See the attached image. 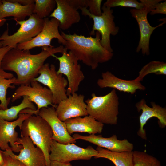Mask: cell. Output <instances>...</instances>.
<instances>
[{
    "instance_id": "obj_14",
    "label": "cell",
    "mask_w": 166,
    "mask_h": 166,
    "mask_svg": "<svg viewBox=\"0 0 166 166\" xmlns=\"http://www.w3.org/2000/svg\"><path fill=\"white\" fill-rule=\"evenodd\" d=\"M32 114L20 113L17 119L8 121L0 119V148L5 151L11 149L13 152H19L22 148L21 145L17 144L19 137L16 128H20L23 121Z\"/></svg>"
},
{
    "instance_id": "obj_23",
    "label": "cell",
    "mask_w": 166,
    "mask_h": 166,
    "mask_svg": "<svg viewBox=\"0 0 166 166\" xmlns=\"http://www.w3.org/2000/svg\"><path fill=\"white\" fill-rule=\"evenodd\" d=\"M96 150L97 155L95 158H104L111 161L115 166H134L133 151L117 152L98 147Z\"/></svg>"
},
{
    "instance_id": "obj_5",
    "label": "cell",
    "mask_w": 166,
    "mask_h": 166,
    "mask_svg": "<svg viewBox=\"0 0 166 166\" xmlns=\"http://www.w3.org/2000/svg\"><path fill=\"white\" fill-rule=\"evenodd\" d=\"M16 22L20 28L11 35L8 34V24L7 29L0 37V42L2 46H8L11 49H16L19 44L29 41L36 37L42 30L44 24V19L39 18L32 14L26 20Z\"/></svg>"
},
{
    "instance_id": "obj_8",
    "label": "cell",
    "mask_w": 166,
    "mask_h": 166,
    "mask_svg": "<svg viewBox=\"0 0 166 166\" xmlns=\"http://www.w3.org/2000/svg\"><path fill=\"white\" fill-rule=\"evenodd\" d=\"M39 74L33 81L47 86L50 89L53 95L54 105H57L67 98L65 88L68 85V81L62 74L57 73L54 65L44 64L39 70Z\"/></svg>"
},
{
    "instance_id": "obj_21",
    "label": "cell",
    "mask_w": 166,
    "mask_h": 166,
    "mask_svg": "<svg viewBox=\"0 0 166 166\" xmlns=\"http://www.w3.org/2000/svg\"><path fill=\"white\" fill-rule=\"evenodd\" d=\"M70 135L74 132L87 133L90 134L101 132L104 124L88 115L83 117L70 118L64 121Z\"/></svg>"
},
{
    "instance_id": "obj_28",
    "label": "cell",
    "mask_w": 166,
    "mask_h": 166,
    "mask_svg": "<svg viewBox=\"0 0 166 166\" xmlns=\"http://www.w3.org/2000/svg\"><path fill=\"white\" fill-rule=\"evenodd\" d=\"M134 166H161L160 162L156 158L145 152L133 151Z\"/></svg>"
},
{
    "instance_id": "obj_30",
    "label": "cell",
    "mask_w": 166,
    "mask_h": 166,
    "mask_svg": "<svg viewBox=\"0 0 166 166\" xmlns=\"http://www.w3.org/2000/svg\"><path fill=\"white\" fill-rule=\"evenodd\" d=\"M102 2V0H86L87 8L89 12L92 14L99 16L101 15V5Z\"/></svg>"
},
{
    "instance_id": "obj_10",
    "label": "cell",
    "mask_w": 166,
    "mask_h": 166,
    "mask_svg": "<svg viewBox=\"0 0 166 166\" xmlns=\"http://www.w3.org/2000/svg\"><path fill=\"white\" fill-rule=\"evenodd\" d=\"M65 49L60 57L53 55L59 62V68L57 72L58 74L65 75L68 81V87L66 89V95L68 96L76 93L79 89L80 83L85 78L83 72L81 70L78 60L70 51L67 52Z\"/></svg>"
},
{
    "instance_id": "obj_32",
    "label": "cell",
    "mask_w": 166,
    "mask_h": 166,
    "mask_svg": "<svg viewBox=\"0 0 166 166\" xmlns=\"http://www.w3.org/2000/svg\"><path fill=\"white\" fill-rule=\"evenodd\" d=\"M151 15L156 14H166V1L163 2H160L156 4L154 9L149 13Z\"/></svg>"
},
{
    "instance_id": "obj_36",
    "label": "cell",
    "mask_w": 166,
    "mask_h": 166,
    "mask_svg": "<svg viewBox=\"0 0 166 166\" xmlns=\"http://www.w3.org/2000/svg\"><path fill=\"white\" fill-rule=\"evenodd\" d=\"M4 164V160L2 154L0 151V166H3Z\"/></svg>"
},
{
    "instance_id": "obj_15",
    "label": "cell",
    "mask_w": 166,
    "mask_h": 166,
    "mask_svg": "<svg viewBox=\"0 0 166 166\" xmlns=\"http://www.w3.org/2000/svg\"><path fill=\"white\" fill-rule=\"evenodd\" d=\"M16 144L22 145L23 147L19 154H15L11 149L3 152L18 160L26 166H46L43 152L39 147L35 146L29 136H20Z\"/></svg>"
},
{
    "instance_id": "obj_19",
    "label": "cell",
    "mask_w": 166,
    "mask_h": 166,
    "mask_svg": "<svg viewBox=\"0 0 166 166\" xmlns=\"http://www.w3.org/2000/svg\"><path fill=\"white\" fill-rule=\"evenodd\" d=\"M72 137L76 140H83L113 152L132 151L133 149L132 144L126 139L122 140L117 139L116 135H113L109 137L105 138L102 137L101 135L92 134L88 136H82L76 133L73 135Z\"/></svg>"
},
{
    "instance_id": "obj_6",
    "label": "cell",
    "mask_w": 166,
    "mask_h": 166,
    "mask_svg": "<svg viewBox=\"0 0 166 166\" xmlns=\"http://www.w3.org/2000/svg\"><path fill=\"white\" fill-rule=\"evenodd\" d=\"M79 9L81 10L82 15L88 16L93 21V24L90 35H95L96 30L98 32L101 34L100 42L101 45L109 51L113 53L111 45L110 36L111 35L116 36L119 32V28L116 26L114 22L113 10L103 5L101 8L103 11L101 15L96 16L91 14L86 8L80 7Z\"/></svg>"
},
{
    "instance_id": "obj_33",
    "label": "cell",
    "mask_w": 166,
    "mask_h": 166,
    "mask_svg": "<svg viewBox=\"0 0 166 166\" xmlns=\"http://www.w3.org/2000/svg\"><path fill=\"white\" fill-rule=\"evenodd\" d=\"M11 49L8 46H2L0 42V67H1L2 62L4 56Z\"/></svg>"
},
{
    "instance_id": "obj_20",
    "label": "cell",
    "mask_w": 166,
    "mask_h": 166,
    "mask_svg": "<svg viewBox=\"0 0 166 166\" xmlns=\"http://www.w3.org/2000/svg\"><path fill=\"white\" fill-rule=\"evenodd\" d=\"M101 78L98 80L97 84L101 88H110L119 91L133 94L137 89L145 90V87L140 82L133 80H127L119 78L111 72L107 71L101 74Z\"/></svg>"
},
{
    "instance_id": "obj_38",
    "label": "cell",
    "mask_w": 166,
    "mask_h": 166,
    "mask_svg": "<svg viewBox=\"0 0 166 166\" xmlns=\"http://www.w3.org/2000/svg\"><path fill=\"white\" fill-rule=\"evenodd\" d=\"M2 4V0H0V6Z\"/></svg>"
},
{
    "instance_id": "obj_40",
    "label": "cell",
    "mask_w": 166,
    "mask_h": 166,
    "mask_svg": "<svg viewBox=\"0 0 166 166\" xmlns=\"http://www.w3.org/2000/svg\"></svg>"
},
{
    "instance_id": "obj_31",
    "label": "cell",
    "mask_w": 166,
    "mask_h": 166,
    "mask_svg": "<svg viewBox=\"0 0 166 166\" xmlns=\"http://www.w3.org/2000/svg\"><path fill=\"white\" fill-rule=\"evenodd\" d=\"M0 151L4 160L3 166H26L18 160L5 153L0 149Z\"/></svg>"
},
{
    "instance_id": "obj_35",
    "label": "cell",
    "mask_w": 166,
    "mask_h": 166,
    "mask_svg": "<svg viewBox=\"0 0 166 166\" xmlns=\"http://www.w3.org/2000/svg\"><path fill=\"white\" fill-rule=\"evenodd\" d=\"M50 166H72L70 162H61L50 160Z\"/></svg>"
},
{
    "instance_id": "obj_18",
    "label": "cell",
    "mask_w": 166,
    "mask_h": 166,
    "mask_svg": "<svg viewBox=\"0 0 166 166\" xmlns=\"http://www.w3.org/2000/svg\"><path fill=\"white\" fill-rule=\"evenodd\" d=\"M152 107L148 106L144 99H142L135 105L137 110L142 112L139 117L140 128L137 133L138 135L142 139L147 140L145 130L144 127L147 121L151 118L156 117L159 120L158 123L161 128L166 126V109L157 105L153 102H151Z\"/></svg>"
},
{
    "instance_id": "obj_39",
    "label": "cell",
    "mask_w": 166,
    "mask_h": 166,
    "mask_svg": "<svg viewBox=\"0 0 166 166\" xmlns=\"http://www.w3.org/2000/svg\"><path fill=\"white\" fill-rule=\"evenodd\" d=\"M0 109H2V108L0 105Z\"/></svg>"
},
{
    "instance_id": "obj_25",
    "label": "cell",
    "mask_w": 166,
    "mask_h": 166,
    "mask_svg": "<svg viewBox=\"0 0 166 166\" xmlns=\"http://www.w3.org/2000/svg\"><path fill=\"white\" fill-rule=\"evenodd\" d=\"M26 109H37L33 102L30 101L27 96H25L23 97V99L19 105L5 110L0 109V119L8 121H14L18 119L19 113Z\"/></svg>"
},
{
    "instance_id": "obj_11",
    "label": "cell",
    "mask_w": 166,
    "mask_h": 166,
    "mask_svg": "<svg viewBox=\"0 0 166 166\" xmlns=\"http://www.w3.org/2000/svg\"><path fill=\"white\" fill-rule=\"evenodd\" d=\"M27 96L30 101L37 105L36 111L38 113L42 108L51 105L55 108L57 105L53 104L52 92L48 88L43 87L37 81H33L29 85H21L15 90L12 95L11 101L14 102L23 96Z\"/></svg>"
},
{
    "instance_id": "obj_12",
    "label": "cell",
    "mask_w": 166,
    "mask_h": 166,
    "mask_svg": "<svg viewBox=\"0 0 166 166\" xmlns=\"http://www.w3.org/2000/svg\"><path fill=\"white\" fill-rule=\"evenodd\" d=\"M44 19V24L42 31L30 41L18 44L16 49L29 50L36 47H53L54 46L51 43L53 38L57 39L58 43L63 45H65L66 41L59 31L58 21L53 18L50 19L46 18Z\"/></svg>"
},
{
    "instance_id": "obj_37",
    "label": "cell",
    "mask_w": 166,
    "mask_h": 166,
    "mask_svg": "<svg viewBox=\"0 0 166 166\" xmlns=\"http://www.w3.org/2000/svg\"><path fill=\"white\" fill-rule=\"evenodd\" d=\"M6 21V19L5 18H0V28L4 24Z\"/></svg>"
},
{
    "instance_id": "obj_17",
    "label": "cell",
    "mask_w": 166,
    "mask_h": 166,
    "mask_svg": "<svg viewBox=\"0 0 166 166\" xmlns=\"http://www.w3.org/2000/svg\"><path fill=\"white\" fill-rule=\"evenodd\" d=\"M50 126L53 132L52 139L62 144L74 143L76 141L68 133L65 122L58 117L53 106L40 109L38 115Z\"/></svg>"
},
{
    "instance_id": "obj_9",
    "label": "cell",
    "mask_w": 166,
    "mask_h": 166,
    "mask_svg": "<svg viewBox=\"0 0 166 166\" xmlns=\"http://www.w3.org/2000/svg\"><path fill=\"white\" fill-rule=\"evenodd\" d=\"M98 151L90 146L83 148L74 143L62 144L53 140L51 145L50 160L70 162L74 160H90L96 156Z\"/></svg>"
},
{
    "instance_id": "obj_26",
    "label": "cell",
    "mask_w": 166,
    "mask_h": 166,
    "mask_svg": "<svg viewBox=\"0 0 166 166\" xmlns=\"http://www.w3.org/2000/svg\"><path fill=\"white\" fill-rule=\"evenodd\" d=\"M166 75V63L163 61H153L144 66L139 72V75L135 79L139 82L143 80L148 74Z\"/></svg>"
},
{
    "instance_id": "obj_4",
    "label": "cell",
    "mask_w": 166,
    "mask_h": 166,
    "mask_svg": "<svg viewBox=\"0 0 166 166\" xmlns=\"http://www.w3.org/2000/svg\"><path fill=\"white\" fill-rule=\"evenodd\" d=\"M20 129V136H29L43 152L46 166H50L49 154L53 133L48 123L38 115H32L23 121Z\"/></svg>"
},
{
    "instance_id": "obj_34",
    "label": "cell",
    "mask_w": 166,
    "mask_h": 166,
    "mask_svg": "<svg viewBox=\"0 0 166 166\" xmlns=\"http://www.w3.org/2000/svg\"><path fill=\"white\" fill-rule=\"evenodd\" d=\"M9 1L15 2L23 6L31 5L34 3V0H8Z\"/></svg>"
},
{
    "instance_id": "obj_16",
    "label": "cell",
    "mask_w": 166,
    "mask_h": 166,
    "mask_svg": "<svg viewBox=\"0 0 166 166\" xmlns=\"http://www.w3.org/2000/svg\"><path fill=\"white\" fill-rule=\"evenodd\" d=\"M84 98L83 95L76 93L61 101L55 108L58 118L64 122L70 118L88 115Z\"/></svg>"
},
{
    "instance_id": "obj_7",
    "label": "cell",
    "mask_w": 166,
    "mask_h": 166,
    "mask_svg": "<svg viewBox=\"0 0 166 166\" xmlns=\"http://www.w3.org/2000/svg\"><path fill=\"white\" fill-rule=\"evenodd\" d=\"M144 5L140 9L132 8L130 10L132 16L136 20L138 25L140 37L136 51L139 52L141 50L144 55L150 54L149 43L151 36L153 31L156 28L162 26L166 21L155 27H152L149 23L147 15L154 9L156 4L163 1V0H140Z\"/></svg>"
},
{
    "instance_id": "obj_2",
    "label": "cell",
    "mask_w": 166,
    "mask_h": 166,
    "mask_svg": "<svg viewBox=\"0 0 166 166\" xmlns=\"http://www.w3.org/2000/svg\"><path fill=\"white\" fill-rule=\"evenodd\" d=\"M61 35L66 41L65 48L71 52L78 61L94 70L99 64L110 60L113 53L105 49L100 43L101 34L98 31L96 36L86 37L84 35L67 34L62 31Z\"/></svg>"
},
{
    "instance_id": "obj_3",
    "label": "cell",
    "mask_w": 166,
    "mask_h": 166,
    "mask_svg": "<svg viewBox=\"0 0 166 166\" xmlns=\"http://www.w3.org/2000/svg\"><path fill=\"white\" fill-rule=\"evenodd\" d=\"M92 97L85 101L88 115L103 124L116 125L119 114V97L113 89L103 96L93 93Z\"/></svg>"
},
{
    "instance_id": "obj_27",
    "label": "cell",
    "mask_w": 166,
    "mask_h": 166,
    "mask_svg": "<svg viewBox=\"0 0 166 166\" xmlns=\"http://www.w3.org/2000/svg\"><path fill=\"white\" fill-rule=\"evenodd\" d=\"M56 5L55 0H35L33 14L43 19L49 16Z\"/></svg>"
},
{
    "instance_id": "obj_1",
    "label": "cell",
    "mask_w": 166,
    "mask_h": 166,
    "mask_svg": "<svg viewBox=\"0 0 166 166\" xmlns=\"http://www.w3.org/2000/svg\"><path fill=\"white\" fill-rule=\"evenodd\" d=\"M40 53L31 54L30 50L12 49L5 55L1 68L4 70L15 72L17 75L16 85H29L39 74V71L45 61L55 53H62L63 45L54 48L43 47Z\"/></svg>"
},
{
    "instance_id": "obj_29",
    "label": "cell",
    "mask_w": 166,
    "mask_h": 166,
    "mask_svg": "<svg viewBox=\"0 0 166 166\" xmlns=\"http://www.w3.org/2000/svg\"><path fill=\"white\" fill-rule=\"evenodd\" d=\"M103 5L111 8L119 6L131 7L137 10L144 7L142 3L136 0H107Z\"/></svg>"
},
{
    "instance_id": "obj_22",
    "label": "cell",
    "mask_w": 166,
    "mask_h": 166,
    "mask_svg": "<svg viewBox=\"0 0 166 166\" xmlns=\"http://www.w3.org/2000/svg\"><path fill=\"white\" fill-rule=\"evenodd\" d=\"M0 6V18L8 17H14L13 19L18 21L24 20L27 16L33 14L34 3L26 6L21 5L7 0H2Z\"/></svg>"
},
{
    "instance_id": "obj_13",
    "label": "cell",
    "mask_w": 166,
    "mask_h": 166,
    "mask_svg": "<svg viewBox=\"0 0 166 166\" xmlns=\"http://www.w3.org/2000/svg\"><path fill=\"white\" fill-rule=\"evenodd\" d=\"M86 0H55L57 7L49 16L57 20L59 27L62 30L69 29L78 22L81 16L78 10L87 8Z\"/></svg>"
},
{
    "instance_id": "obj_24",
    "label": "cell",
    "mask_w": 166,
    "mask_h": 166,
    "mask_svg": "<svg viewBox=\"0 0 166 166\" xmlns=\"http://www.w3.org/2000/svg\"><path fill=\"white\" fill-rule=\"evenodd\" d=\"M16 78L13 74L6 72L0 67V105L2 109H7L11 97L6 98L7 91L8 88L14 89Z\"/></svg>"
}]
</instances>
